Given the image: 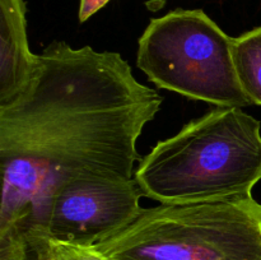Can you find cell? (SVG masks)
Returning a JSON list of instances; mask_svg holds the SVG:
<instances>
[{
	"label": "cell",
	"mask_w": 261,
	"mask_h": 260,
	"mask_svg": "<svg viewBox=\"0 0 261 260\" xmlns=\"http://www.w3.org/2000/svg\"><path fill=\"white\" fill-rule=\"evenodd\" d=\"M119 53L55 41L0 105V260H30L54 191L68 180H132L137 142L161 110Z\"/></svg>",
	"instance_id": "6da1fadb"
},
{
	"label": "cell",
	"mask_w": 261,
	"mask_h": 260,
	"mask_svg": "<svg viewBox=\"0 0 261 260\" xmlns=\"http://www.w3.org/2000/svg\"><path fill=\"white\" fill-rule=\"evenodd\" d=\"M135 180L161 204L251 196L261 181V124L241 107H216L142 157Z\"/></svg>",
	"instance_id": "7a4b0ae2"
},
{
	"label": "cell",
	"mask_w": 261,
	"mask_h": 260,
	"mask_svg": "<svg viewBox=\"0 0 261 260\" xmlns=\"http://www.w3.org/2000/svg\"><path fill=\"white\" fill-rule=\"evenodd\" d=\"M93 247L107 260H261V203H160Z\"/></svg>",
	"instance_id": "3957f363"
},
{
	"label": "cell",
	"mask_w": 261,
	"mask_h": 260,
	"mask_svg": "<svg viewBox=\"0 0 261 260\" xmlns=\"http://www.w3.org/2000/svg\"><path fill=\"white\" fill-rule=\"evenodd\" d=\"M234 38L204 10L153 18L138 42L137 66L158 88L216 107L250 106L233 60Z\"/></svg>",
	"instance_id": "277c9868"
},
{
	"label": "cell",
	"mask_w": 261,
	"mask_h": 260,
	"mask_svg": "<svg viewBox=\"0 0 261 260\" xmlns=\"http://www.w3.org/2000/svg\"><path fill=\"white\" fill-rule=\"evenodd\" d=\"M142 196L144 194L135 178L65 181L51 196L45 223L31 252L46 240L96 246L139 216Z\"/></svg>",
	"instance_id": "5b68a950"
},
{
	"label": "cell",
	"mask_w": 261,
	"mask_h": 260,
	"mask_svg": "<svg viewBox=\"0 0 261 260\" xmlns=\"http://www.w3.org/2000/svg\"><path fill=\"white\" fill-rule=\"evenodd\" d=\"M25 13L24 0H0V105L24 88L37 63L28 43Z\"/></svg>",
	"instance_id": "8992f818"
},
{
	"label": "cell",
	"mask_w": 261,
	"mask_h": 260,
	"mask_svg": "<svg viewBox=\"0 0 261 260\" xmlns=\"http://www.w3.org/2000/svg\"><path fill=\"white\" fill-rule=\"evenodd\" d=\"M233 60L242 92L261 106V25L234 38Z\"/></svg>",
	"instance_id": "52a82bcc"
},
{
	"label": "cell",
	"mask_w": 261,
	"mask_h": 260,
	"mask_svg": "<svg viewBox=\"0 0 261 260\" xmlns=\"http://www.w3.org/2000/svg\"><path fill=\"white\" fill-rule=\"evenodd\" d=\"M33 260H107L93 246L46 240L33 249Z\"/></svg>",
	"instance_id": "ba28073f"
},
{
	"label": "cell",
	"mask_w": 261,
	"mask_h": 260,
	"mask_svg": "<svg viewBox=\"0 0 261 260\" xmlns=\"http://www.w3.org/2000/svg\"><path fill=\"white\" fill-rule=\"evenodd\" d=\"M110 2L111 0H81L78 10L79 22H87L92 15H94L98 10L106 7Z\"/></svg>",
	"instance_id": "9c48e42d"
}]
</instances>
